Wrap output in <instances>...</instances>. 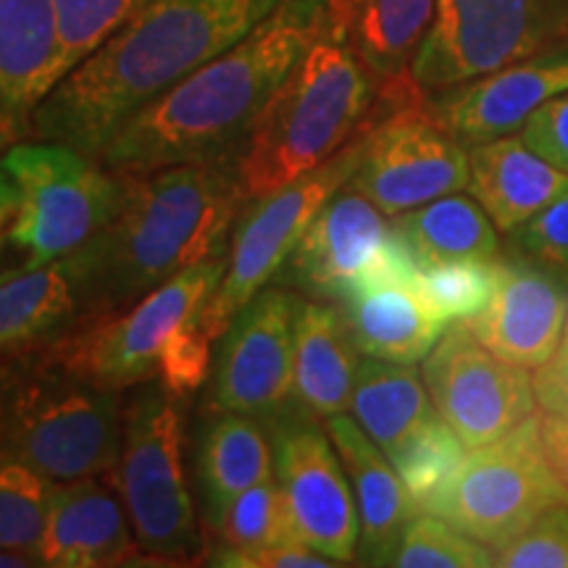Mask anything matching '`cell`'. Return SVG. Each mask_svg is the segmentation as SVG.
<instances>
[{"label": "cell", "mask_w": 568, "mask_h": 568, "mask_svg": "<svg viewBox=\"0 0 568 568\" xmlns=\"http://www.w3.org/2000/svg\"><path fill=\"white\" fill-rule=\"evenodd\" d=\"M276 6L280 0H145L42 98L30 138L98 159L126 119L230 51Z\"/></svg>", "instance_id": "obj_1"}, {"label": "cell", "mask_w": 568, "mask_h": 568, "mask_svg": "<svg viewBox=\"0 0 568 568\" xmlns=\"http://www.w3.org/2000/svg\"><path fill=\"white\" fill-rule=\"evenodd\" d=\"M326 24V0H280L230 51L203 63L134 113L98 161L140 176L176 166L240 159L261 111Z\"/></svg>", "instance_id": "obj_2"}, {"label": "cell", "mask_w": 568, "mask_h": 568, "mask_svg": "<svg viewBox=\"0 0 568 568\" xmlns=\"http://www.w3.org/2000/svg\"><path fill=\"white\" fill-rule=\"evenodd\" d=\"M245 201L240 159L126 176L116 216L67 255L82 322L130 308L184 268L224 255Z\"/></svg>", "instance_id": "obj_3"}, {"label": "cell", "mask_w": 568, "mask_h": 568, "mask_svg": "<svg viewBox=\"0 0 568 568\" xmlns=\"http://www.w3.org/2000/svg\"><path fill=\"white\" fill-rule=\"evenodd\" d=\"M122 393L69 372L51 347L0 355V466L48 481L103 477L122 447Z\"/></svg>", "instance_id": "obj_4"}, {"label": "cell", "mask_w": 568, "mask_h": 568, "mask_svg": "<svg viewBox=\"0 0 568 568\" xmlns=\"http://www.w3.org/2000/svg\"><path fill=\"white\" fill-rule=\"evenodd\" d=\"M376 82L326 19L314 45L261 111L240 153L247 201L314 172L345 148L372 111Z\"/></svg>", "instance_id": "obj_5"}, {"label": "cell", "mask_w": 568, "mask_h": 568, "mask_svg": "<svg viewBox=\"0 0 568 568\" xmlns=\"http://www.w3.org/2000/svg\"><path fill=\"white\" fill-rule=\"evenodd\" d=\"M0 169L19 187V209L0 234V284L80 251L126 193L124 174L59 142H13Z\"/></svg>", "instance_id": "obj_6"}, {"label": "cell", "mask_w": 568, "mask_h": 568, "mask_svg": "<svg viewBox=\"0 0 568 568\" xmlns=\"http://www.w3.org/2000/svg\"><path fill=\"white\" fill-rule=\"evenodd\" d=\"M140 550L163 566L203 564L205 550L182 471V418L166 387H145L124 408L122 447L113 471Z\"/></svg>", "instance_id": "obj_7"}, {"label": "cell", "mask_w": 568, "mask_h": 568, "mask_svg": "<svg viewBox=\"0 0 568 568\" xmlns=\"http://www.w3.org/2000/svg\"><path fill=\"white\" fill-rule=\"evenodd\" d=\"M468 153L410 74L385 82L364 122V148L351 187L387 216L414 211L468 187Z\"/></svg>", "instance_id": "obj_8"}, {"label": "cell", "mask_w": 568, "mask_h": 568, "mask_svg": "<svg viewBox=\"0 0 568 568\" xmlns=\"http://www.w3.org/2000/svg\"><path fill=\"white\" fill-rule=\"evenodd\" d=\"M364 148V126L345 148L326 159L314 172L297 176L268 195L251 197L240 213L226 251V266L209 301L197 311V332L213 345L232 318L282 272L284 261L301 240L318 209L351 182Z\"/></svg>", "instance_id": "obj_9"}, {"label": "cell", "mask_w": 568, "mask_h": 568, "mask_svg": "<svg viewBox=\"0 0 568 568\" xmlns=\"http://www.w3.org/2000/svg\"><path fill=\"white\" fill-rule=\"evenodd\" d=\"M224 266L226 253L201 261L130 308L77 324L48 347L69 372L111 393L155 382L169 343L197 316Z\"/></svg>", "instance_id": "obj_10"}, {"label": "cell", "mask_w": 568, "mask_h": 568, "mask_svg": "<svg viewBox=\"0 0 568 568\" xmlns=\"http://www.w3.org/2000/svg\"><path fill=\"white\" fill-rule=\"evenodd\" d=\"M556 48H568V0H437L408 74L437 95Z\"/></svg>", "instance_id": "obj_11"}, {"label": "cell", "mask_w": 568, "mask_h": 568, "mask_svg": "<svg viewBox=\"0 0 568 568\" xmlns=\"http://www.w3.org/2000/svg\"><path fill=\"white\" fill-rule=\"evenodd\" d=\"M560 503H568V489L545 456L539 416L531 414L495 443L471 447L424 514L445 518L495 550Z\"/></svg>", "instance_id": "obj_12"}, {"label": "cell", "mask_w": 568, "mask_h": 568, "mask_svg": "<svg viewBox=\"0 0 568 568\" xmlns=\"http://www.w3.org/2000/svg\"><path fill=\"white\" fill-rule=\"evenodd\" d=\"M297 308L293 290L264 287L232 318L213 364L211 410L251 416L264 426L293 410Z\"/></svg>", "instance_id": "obj_13"}, {"label": "cell", "mask_w": 568, "mask_h": 568, "mask_svg": "<svg viewBox=\"0 0 568 568\" xmlns=\"http://www.w3.org/2000/svg\"><path fill=\"white\" fill-rule=\"evenodd\" d=\"M424 385L437 414L466 447L495 443L535 414L529 368L495 355L460 318L447 324L424 361Z\"/></svg>", "instance_id": "obj_14"}, {"label": "cell", "mask_w": 568, "mask_h": 568, "mask_svg": "<svg viewBox=\"0 0 568 568\" xmlns=\"http://www.w3.org/2000/svg\"><path fill=\"white\" fill-rule=\"evenodd\" d=\"M268 429L274 432V477L297 539L339 566L353 564L361 518L329 432L295 410H287Z\"/></svg>", "instance_id": "obj_15"}, {"label": "cell", "mask_w": 568, "mask_h": 568, "mask_svg": "<svg viewBox=\"0 0 568 568\" xmlns=\"http://www.w3.org/2000/svg\"><path fill=\"white\" fill-rule=\"evenodd\" d=\"M385 216L351 184L339 187L311 219L284 261L290 284L322 301H339L395 237V226Z\"/></svg>", "instance_id": "obj_16"}, {"label": "cell", "mask_w": 568, "mask_h": 568, "mask_svg": "<svg viewBox=\"0 0 568 568\" xmlns=\"http://www.w3.org/2000/svg\"><path fill=\"white\" fill-rule=\"evenodd\" d=\"M568 92V48L489 71L429 101L435 119L466 148L521 130L539 105Z\"/></svg>", "instance_id": "obj_17"}, {"label": "cell", "mask_w": 568, "mask_h": 568, "mask_svg": "<svg viewBox=\"0 0 568 568\" xmlns=\"http://www.w3.org/2000/svg\"><path fill=\"white\" fill-rule=\"evenodd\" d=\"M495 287L468 329L495 355L521 368H537L556 353L568 318V287L535 261L497 258Z\"/></svg>", "instance_id": "obj_18"}, {"label": "cell", "mask_w": 568, "mask_h": 568, "mask_svg": "<svg viewBox=\"0 0 568 568\" xmlns=\"http://www.w3.org/2000/svg\"><path fill=\"white\" fill-rule=\"evenodd\" d=\"M140 545L109 474L53 481L40 558L45 568L140 564Z\"/></svg>", "instance_id": "obj_19"}, {"label": "cell", "mask_w": 568, "mask_h": 568, "mask_svg": "<svg viewBox=\"0 0 568 568\" xmlns=\"http://www.w3.org/2000/svg\"><path fill=\"white\" fill-rule=\"evenodd\" d=\"M63 74L51 0H0V122L30 138L32 111Z\"/></svg>", "instance_id": "obj_20"}, {"label": "cell", "mask_w": 568, "mask_h": 568, "mask_svg": "<svg viewBox=\"0 0 568 568\" xmlns=\"http://www.w3.org/2000/svg\"><path fill=\"white\" fill-rule=\"evenodd\" d=\"M324 426L353 481L355 508L361 518L358 556L364 558V564L387 566L389 552L410 518L418 514V506L403 485L400 474L395 471L393 460L379 450V445L361 429L355 418L337 414L326 418Z\"/></svg>", "instance_id": "obj_21"}, {"label": "cell", "mask_w": 568, "mask_h": 568, "mask_svg": "<svg viewBox=\"0 0 568 568\" xmlns=\"http://www.w3.org/2000/svg\"><path fill=\"white\" fill-rule=\"evenodd\" d=\"M337 303L355 347L368 358L418 364L447 329L408 280L361 284Z\"/></svg>", "instance_id": "obj_22"}, {"label": "cell", "mask_w": 568, "mask_h": 568, "mask_svg": "<svg viewBox=\"0 0 568 568\" xmlns=\"http://www.w3.org/2000/svg\"><path fill=\"white\" fill-rule=\"evenodd\" d=\"M468 190L500 232L514 234L568 190V172L531 151L524 138H495L468 151Z\"/></svg>", "instance_id": "obj_23"}, {"label": "cell", "mask_w": 568, "mask_h": 568, "mask_svg": "<svg viewBox=\"0 0 568 568\" xmlns=\"http://www.w3.org/2000/svg\"><path fill=\"white\" fill-rule=\"evenodd\" d=\"M358 347L339 305L303 303L295 318L293 410L316 422L343 414L358 374Z\"/></svg>", "instance_id": "obj_24"}, {"label": "cell", "mask_w": 568, "mask_h": 568, "mask_svg": "<svg viewBox=\"0 0 568 568\" xmlns=\"http://www.w3.org/2000/svg\"><path fill=\"white\" fill-rule=\"evenodd\" d=\"M437 0H326V19L382 84L408 74Z\"/></svg>", "instance_id": "obj_25"}, {"label": "cell", "mask_w": 568, "mask_h": 568, "mask_svg": "<svg viewBox=\"0 0 568 568\" xmlns=\"http://www.w3.org/2000/svg\"><path fill=\"white\" fill-rule=\"evenodd\" d=\"M80 322V290L67 258L0 284V355L59 343Z\"/></svg>", "instance_id": "obj_26"}, {"label": "cell", "mask_w": 568, "mask_h": 568, "mask_svg": "<svg viewBox=\"0 0 568 568\" xmlns=\"http://www.w3.org/2000/svg\"><path fill=\"white\" fill-rule=\"evenodd\" d=\"M353 418L389 460L400 456L437 408L414 364L368 358L358 364L351 395Z\"/></svg>", "instance_id": "obj_27"}, {"label": "cell", "mask_w": 568, "mask_h": 568, "mask_svg": "<svg viewBox=\"0 0 568 568\" xmlns=\"http://www.w3.org/2000/svg\"><path fill=\"white\" fill-rule=\"evenodd\" d=\"M272 477L274 447L264 435V424L219 410L197 445V479L205 495L209 524L230 508L234 497Z\"/></svg>", "instance_id": "obj_28"}, {"label": "cell", "mask_w": 568, "mask_h": 568, "mask_svg": "<svg viewBox=\"0 0 568 568\" xmlns=\"http://www.w3.org/2000/svg\"><path fill=\"white\" fill-rule=\"evenodd\" d=\"M397 234L414 253L418 268L450 261H493L500 255L497 226L477 201L466 195H445L400 213Z\"/></svg>", "instance_id": "obj_29"}, {"label": "cell", "mask_w": 568, "mask_h": 568, "mask_svg": "<svg viewBox=\"0 0 568 568\" xmlns=\"http://www.w3.org/2000/svg\"><path fill=\"white\" fill-rule=\"evenodd\" d=\"M213 529V548L209 552H245L272 545L301 542L287 514L282 489L274 479L261 481L230 503ZM205 552V556H209Z\"/></svg>", "instance_id": "obj_30"}, {"label": "cell", "mask_w": 568, "mask_h": 568, "mask_svg": "<svg viewBox=\"0 0 568 568\" xmlns=\"http://www.w3.org/2000/svg\"><path fill=\"white\" fill-rule=\"evenodd\" d=\"M387 566L397 568H487L495 566V550L447 524L435 514H418L403 529L389 552Z\"/></svg>", "instance_id": "obj_31"}, {"label": "cell", "mask_w": 568, "mask_h": 568, "mask_svg": "<svg viewBox=\"0 0 568 568\" xmlns=\"http://www.w3.org/2000/svg\"><path fill=\"white\" fill-rule=\"evenodd\" d=\"M466 443L456 435L443 416L432 418L414 437L406 450L393 460L403 485L414 497L418 510L429 506L443 489L456 477L458 466L466 458Z\"/></svg>", "instance_id": "obj_32"}, {"label": "cell", "mask_w": 568, "mask_h": 568, "mask_svg": "<svg viewBox=\"0 0 568 568\" xmlns=\"http://www.w3.org/2000/svg\"><path fill=\"white\" fill-rule=\"evenodd\" d=\"M51 485L53 481L27 466H0V550H27L40 556Z\"/></svg>", "instance_id": "obj_33"}, {"label": "cell", "mask_w": 568, "mask_h": 568, "mask_svg": "<svg viewBox=\"0 0 568 568\" xmlns=\"http://www.w3.org/2000/svg\"><path fill=\"white\" fill-rule=\"evenodd\" d=\"M418 293L447 324L477 316L495 287V266L485 261H450L418 268Z\"/></svg>", "instance_id": "obj_34"}, {"label": "cell", "mask_w": 568, "mask_h": 568, "mask_svg": "<svg viewBox=\"0 0 568 568\" xmlns=\"http://www.w3.org/2000/svg\"><path fill=\"white\" fill-rule=\"evenodd\" d=\"M142 3L145 0H51L67 74L103 45Z\"/></svg>", "instance_id": "obj_35"}, {"label": "cell", "mask_w": 568, "mask_h": 568, "mask_svg": "<svg viewBox=\"0 0 568 568\" xmlns=\"http://www.w3.org/2000/svg\"><path fill=\"white\" fill-rule=\"evenodd\" d=\"M500 568H568V503L552 506L516 539L495 548Z\"/></svg>", "instance_id": "obj_36"}, {"label": "cell", "mask_w": 568, "mask_h": 568, "mask_svg": "<svg viewBox=\"0 0 568 568\" xmlns=\"http://www.w3.org/2000/svg\"><path fill=\"white\" fill-rule=\"evenodd\" d=\"M518 251L568 287V190L514 232Z\"/></svg>", "instance_id": "obj_37"}, {"label": "cell", "mask_w": 568, "mask_h": 568, "mask_svg": "<svg viewBox=\"0 0 568 568\" xmlns=\"http://www.w3.org/2000/svg\"><path fill=\"white\" fill-rule=\"evenodd\" d=\"M521 138L545 161L568 172V92L539 105L521 126Z\"/></svg>", "instance_id": "obj_38"}, {"label": "cell", "mask_w": 568, "mask_h": 568, "mask_svg": "<svg viewBox=\"0 0 568 568\" xmlns=\"http://www.w3.org/2000/svg\"><path fill=\"white\" fill-rule=\"evenodd\" d=\"M205 564L226 568H326L339 566L335 558L324 556L305 542H284L272 548L245 552H209Z\"/></svg>", "instance_id": "obj_39"}, {"label": "cell", "mask_w": 568, "mask_h": 568, "mask_svg": "<svg viewBox=\"0 0 568 568\" xmlns=\"http://www.w3.org/2000/svg\"><path fill=\"white\" fill-rule=\"evenodd\" d=\"M531 385H535L539 408L556 416H568V318L556 353L542 366H537Z\"/></svg>", "instance_id": "obj_40"}, {"label": "cell", "mask_w": 568, "mask_h": 568, "mask_svg": "<svg viewBox=\"0 0 568 568\" xmlns=\"http://www.w3.org/2000/svg\"><path fill=\"white\" fill-rule=\"evenodd\" d=\"M539 435H542L545 456H548L552 471L568 489V416H539Z\"/></svg>", "instance_id": "obj_41"}, {"label": "cell", "mask_w": 568, "mask_h": 568, "mask_svg": "<svg viewBox=\"0 0 568 568\" xmlns=\"http://www.w3.org/2000/svg\"><path fill=\"white\" fill-rule=\"evenodd\" d=\"M19 209V187L9 174L0 169V234L6 232V226L13 219V213Z\"/></svg>", "instance_id": "obj_42"}, {"label": "cell", "mask_w": 568, "mask_h": 568, "mask_svg": "<svg viewBox=\"0 0 568 568\" xmlns=\"http://www.w3.org/2000/svg\"><path fill=\"white\" fill-rule=\"evenodd\" d=\"M17 140H19V132H13L11 126H6L3 122H0V155L9 151V148H11Z\"/></svg>", "instance_id": "obj_43"}]
</instances>
